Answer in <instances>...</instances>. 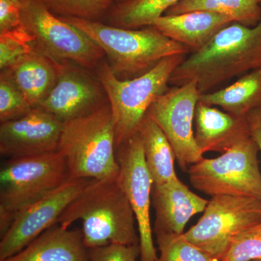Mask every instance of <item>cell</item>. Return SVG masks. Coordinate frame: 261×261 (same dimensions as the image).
<instances>
[{
	"label": "cell",
	"instance_id": "15",
	"mask_svg": "<svg viewBox=\"0 0 261 261\" xmlns=\"http://www.w3.org/2000/svg\"><path fill=\"white\" fill-rule=\"evenodd\" d=\"M208 202L192 192L179 178L162 185H153L154 233L182 234L187 222L192 216L203 212Z\"/></svg>",
	"mask_w": 261,
	"mask_h": 261
},
{
	"label": "cell",
	"instance_id": "8",
	"mask_svg": "<svg viewBox=\"0 0 261 261\" xmlns=\"http://www.w3.org/2000/svg\"><path fill=\"white\" fill-rule=\"evenodd\" d=\"M22 25L35 38L34 47L62 63L96 70L105 54L84 33L53 14L41 0L21 8Z\"/></svg>",
	"mask_w": 261,
	"mask_h": 261
},
{
	"label": "cell",
	"instance_id": "30",
	"mask_svg": "<svg viewBox=\"0 0 261 261\" xmlns=\"http://www.w3.org/2000/svg\"><path fill=\"white\" fill-rule=\"evenodd\" d=\"M21 7L8 0H0V33L21 27Z\"/></svg>",
	"mask_w": 261,
	"mask_h": 261
},
{
	"label": "cell",
	"instance_id": "23",
	"mask_svg": "<svg viewBox=\"0 0 261 261\" xmlns=\"http://www.w3.org/2000/svg\"><path fill=\"white\" fill-rule=\"evenodd\" d=\"M181 0H130L113 4L103 22L122 29L150 27Z\"/></svg>",
	"mask_w": 261,
	"mask_h": 261
},
{
	"label": "cell",
	"instance_id": "3",
	"mask_svg": "<svg viewBox=\"0 0 261 261\" xmlns=\"http://www.w3.org/2000/svg\"><path fill=\"white\" fill-rule=\"evenodd\" d=\"M60 18L80 29L102 49L110 68L121 80L145 74L168 57L192 53L188 47L171 40L152 25L122 29L102 21Z\"/></svg>",
	"mask_w": 261,
	"mask_h": 261
},
{
	"label": "cell",
	"instance_id": "1",
	"mask_svg": "<svg viewBox=\"0 0 261 261\" xmlns=\"http://www.w3.org/2000/svg\"><path fill=\"white\" fill-rule=\"evenodd\" d=\"M261 68V20L254 27L233 22L203 49L188 55L170 77L169 85L195 80L200 94L235 77Z\"/></svg>",
	"mask_w": 261,
	"mask_h": 261
},
{
	"label": "cell",
	"instance_id": "29",
	"mask_svg": "<svg viewBox=\"0 0 261 261\" xmlns=\"http://www.w3.org/2000/svg\"><path fill=\"white\" fill-rule=\"evenodd\" d=\"M88 256L89 261H137L140 246L111 244L88 249Z\"/></svg>",
	"mask_w": 261,
	"mask_h": 261
},
{
	"label": "cell",
	"instance_id": "26",
	"mask_svg": "<svg viewBox=\"0 0 261 261\" xmlns=\"http://www.w3.org/2000/svg\"><path fill=\"white\" fill-rule=\"evenodd\" d=\"M261 259V221L233 237L219 261H250Z\"/></svg>",
	"mask_w": 261,
	"mask_h": 261
},
{
	"label": "cell",
	"instance_id": "27",
	"mask_svg": "<svg viewBox=\"0 0 261 261\" xmlns=\"http://www.w3.org/2000/svg\"><path fill=\"white\" fill-rule=\"evenodd\" d=\"M35 38L21 27L0 33V68L9 67L14 62L34 50Z\"/></svg>",
	"mask_w": 261,
	"mask_h": 261
},
{
	"label": "cell",
	"instance_id": "19",
	"mask_svg": "<svg viewBox=\"0 0 261 261\" xmlns=\"http://www.w3.org/2000/svg\"><path fill=\"white\" fill-rule=\"evenodd\" d=\"M0 261H89L80 228L56 224L41 233L21 251Z\"/></svg>",
	"mask_w": 261,
	"mask_h": 261
},
{
	"label": "cell",
	"instance_id": "32",
	"mask_svg": "<svg viewBox=\"0 0 261 261\" xmlns=\"http://www.w3.org/2000/svg\"><path fill=\"white\" fill-rule=\"evenodd\" d=\"M8 1H11L13 2V3H17V4L20 5V6L22 8V6L25 5V3L29 1V0H8Z\"/></svg>",
	"mask_w": 261,
	"mask_h": 261
},
{
	"label": "cell",
	"instance_id": "10",
	"mask_svg": "<svg viewBox=\"0 0 261 261\" xmlns=\"http://www.w3.org/2000/svg\"><path fill=\"white\" fill-rule=\"evenodd\" d=\"M200 94L195 80L173 86L152 102L147 112L168 139L184 171L204 158L196 144L193 130Z\"/></svg>",
	"mask_w": 261,
	"mask_h": 261
},
{
	"label": "cell",
	"instance_id": "34",
	"mask_svg": "<svg viewBox=\"0 0 261 261\" xmlns=\"http://www.w3.org/2000/svg\"><path fill=\"white\" fill-rule=\"evenodd\" d=\"M250 261H261V259H260V260H250Z\"/></svg>",
	"mask_w": 261,
	"mask_h": 261
},
{
	"label": "cell",
	"instance_id": "18",
	"mask_svg": "<svg viewBox=\"0 0 261 261\" xmlns=\"http://www.w3.org/2000/svg\"><path fill=\"white\" fill-rule=\"evenodd\" d=\"M231 23L233 20L226 15L192 11L178 15H163L152 27L194 53L203 49L221 29Z\"/></svg>",
	"mask_w": 261,
	"mask_h": 261
},
{
	"label": "cell",
	"instance_id": "20",
	"mask_svg": "<svg viewBox=\"0 0 261 261\" xmlns=\"http://www.w3.org/2000/svg\"><path fill=\"white\" fill-rule=\"evenodd\" d=\"M199 102L234 116H246L261 108V68L245 73L227 87L200 94Z\"/></svg>",
	"mask_w": 261,
	"mask_h": 261
},
{
	"label": "cell",
	"instance_id": "11",
	"mask_svg": "<svg viewBox=\"0 0 261 261\" xmlns=\"http://www.w3.org/2000/svg\"><path fill=\"white\" fill-rule=\"evenodd\" d=\"M116 157L120 168L117 181L129 202L137 224L140 261H157L150 219L153 181L139 132L116 149Z\"/></svg>",
	"mask_w": 261,
	"mask_h": 261
},
{
	"label": "cell",
	"instance_id": "14",
	"mask_svg": "<svg viewBox=\"0 0 261 261\" xmlns=\"http://www.w3.org/2000/svg\"><path fill=\"white\" fill-rule=\"evenodd\" d=\"M63 123L42 108L0 125V153L9 159L58 150Z\"/></svg>",
	"mask_w": 261,
	"mask_h": 261
},
{
	"label": "cell",
	"instance_id": "28",
	"mask_svg": "<svg viewBox=\"0 0 261 261\" xmlns=\"http://www.w3.org/2000/svg\"><path fill=\"white\" fill-rule=\"evenodd\" d=\"M18 87L9 77L0 75V122L13 121L28 114L32 109Z\"/></svg>",
	"mask_w": 261,
	"mask_h": 261
},
{
	"label": "cell",
	"instance_id": "31",
	"mask_svg": "<svg viewBox=\"0 0 261 261\" xmlns=\"http://www.w3.org/2000/svg\"><path fill=\"white\" fill-rule=\"evenodd\" d=\"M246 118L250 134L258 145L261 153V108L250 111L247 113Z\"/></svg>",
	"mask_w": 261,
	"mask_h": 261
},
{
	"label": "cell",
	"instance_id": "17",
	"mask_svg": "<svg viewBox=\"0 0 261 261\" xmlns=\"http://www.w3.org/2000/svg\"><path fill=\"white\" fill-rule=\"evenodd\" d=\"M63 63L35 47L1 72L9 77L34 108L50 93Z\"/></svg>",
	"mask_w": 261,
	"mask_h": 261
},
{
	"label": "cell",
	"instance_id": "12",
	"mask_svg": "<svg viewBox=\"0 0 261 261\" xmlns=\"http://www.w3.org/2000/svg\"><path fill=\"white\" fill-rule=\"evenodd\" d=\"M91 180L68 178L54 191L19 213L1 238L0 260L21 251L41 233L57 224L63 211Z\"/></svg>",
	"mask_w": 261,
	"mask_h": 261
},
{
	"label": "cell",
	"instance_id": "7",
	"mask_svg": "<svg viewBox=\"0 0 261 261\" xmlns=\"http://www.w3.org/2000/svg\"><path fill=\"white\" fill-rule=\"evenodd\" d=\"M258 145L252 136L216 159L203 158L188 168L196 190L211 197L242 196L261 200Z\"/></svg>",
	"mask_w": 261,
	"mask_h": 261
},
{
	"label": "cell",
	"instance_id": "4",
	"mask_svg": "<svg viewBox=\"0 0 261 261\" xmlns=\"http://www.w3.org/2000/svg\"><path fill=\"white\" fill-rule=\"evenodd\" d=\"M58 151L71 178L116 179L119 164L109 103L87 116L63 123Z\"/></svg>",
	"mask_w": 261,
	"mask_h": 261
},
{
	"label": "cell",
	"instance_id": "21",
	"mask_svg": "<svg viewBox=\"0 0 261 261\" xmlns=\"http://www.w3.org/2000/svg\"><path fill=\"white\" fill-rule=\"evenodd\" d=\"M139 133L143 143L146 165L153 185L178 179L174 167L176 156L172 147L159 125L147 113Z\"/></svg>",
	"mask_w": 261,
	"mask_h": 261
},
{
	"label": "cell",
	"instance_id": "2",
	"mask_svg": "<svg viewBox=\"0 0 261 261\" xmlns=\"http://www.w3.org/2000/svg\"><path fill=\"white\" fill-rule=\"evenodd\" d=\"M78 220L82 223L87 249L111 244L140 245L135 214L117 178L91 180L63 211L57 224L68 228Z\"/></svg>",
	"mask_w": 261,
	"mask_h": 261
},
{
	"label": "cell",
	"instance_id": "22",
	"mask_svg": "<svg viewBox=\"0 0 261 261\" xmlns=\"http://www.w3.org/2000/svg\"><path fill=\"white\" fill-rule=\"evenodd\" d=\"M206 11L226 15L237 22L254 27L261 20V0H181L164 15Z\"/></svg>",
	"mask_w": 261,
	"mask_h": 261
},
{
	"label": "cell",
	"instance_id": "24",
	"mask_svg": "<svg viewBox=\"0 0 261 261\" xmlns=\"http://www.w3.org/2000/svg\"><path fill=\"white\" fill-rule=\"evenodd\" d=\"M58 17L102 21L112 6L113 0H41Z\"/></svg>",
	"mask_w": 261,
	"mask_h": 261
},
{
	"label": "cell",
	"instance_id": "33",
	"mask_svg": "<svg viewBox=\"0 0 261 261\" xmlns=\"http://www.w3.org/2000/svg\"><path fill=\"white\" fill-rule=\"evenodd\" d=\"M130 1V0H113V4H117V3H125V2Z\"/></svg>",
	"mask_w": 261,
	"mask_h": 261
},
{
	"label": "cell",
	"instance_id": "25",
	"mask_svg": "<svg viewBox=\"0 0 261 261\" xmlns=\"http://www.w3.org/2000/svg\"><path fill=\"white\" fill-rule=\"evenodd\" d=\"M160 256L157 261H219L190 243L182 234L156 233Z\"/></svg>",
	"mask_w": 261,
	"mask_h": 261
},
{
	"label": "cell",
	"instance_id": "6",
	"mask_svg": "<svg viewBox=\"0 0 261 261\" xmlns=\"http://www.w3.org/2000/svg\"><path fill=\"white\" fill-rule=\"evenodd\" d=\"M70 178L59 152L8 160L0 171V237L15 218Z\"/></svg>",
	"mask_w": 261,
	"mask_h": 261
},
{
	"label": "cell",
	"instance_id": "13",
	"mask_svg": "<svg viewBox=\"0 0 261 261\" xmlns=\"http://www.w3.org/2000/svg\"><path fill=\"white\" fill-rule=\"evenodd\" d=\"M108 102L96 75L80 65L64 63L56 85L38 107L64 123L95 112Z\"/></svg>",
	"mask_w": 261,
	"mask_h": 261
},
{
	"label": "cell",
	"instance_id": "5",
	"mask_svg": "<svg viewBox=\"0 0 261 261\" xmlns=\"http://www.w3.org/2000/svg\"><path fill=\"white\" fill-rule=\"evenodd\" d=\"M187 56L168 57L145 74L128 80L117 78L106 61L96 68L111 106L116 149L138 133L151 105L169 89L170 77Z\"/></svg>",
	"mask_w": 261,
	"mask_h": 261
},
{
	"label": "cell",
	"instance_id": "9",
	"mask_svg": "<svg viewBox=\"0 0 261 261\" xmlns=\"http://www.w3.org/2000/svg\"><path fill=\"white\" fill-rule=\"evenodd\" d=\"M261 221V200L242 196L216 195L203 215L184 237L219 260L233 237Z\"/></svg>",
	"mask_w": 261,
	"mask_h": 261
},
{
	"label": "cell",
	"instance_id": "16",
	"mask_svg": "<svg viewBox=\"0 0 261 261\" xmlns=\"http://www.w3.org/2000/svg\"><path fill=\"white\" fill-rule=\"evenodd\" d=\"M196 144L202 154L224 153L250 137L246 116H238L198 102L195 115Z\"/></svg>",
	"mask_w": 261,
	"mask_h": 261
}]
</instances>
